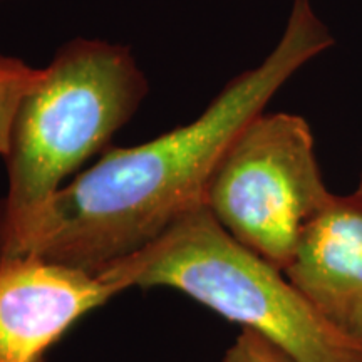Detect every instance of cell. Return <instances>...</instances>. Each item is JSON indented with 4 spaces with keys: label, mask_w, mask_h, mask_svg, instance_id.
<instances>
[{
    "label": "cell",
    "mask_w": 362,
    "mask_h": 362,
    "mask_svg": "<svg viewBox=\"0 0 362 362\" xmlns=\"http://www.w3.org/2000/svg\"><path fill=\"white\" fill-rule=\"evenodd\" d=\"M334 44L310 0H293L284 34L259 66L237 76L192 123L151 141L106 149L62 187L0 252L98 275L205 205V189L235 136L296 72Z\"/></svg>",
    "instance_id": "6da1fadb"
},
{
    "label": "cell",
    "mask_w": 362,
    "mask_h": 362,
    "mask_svg": "<svg viewBox=\"0 0 362 362\" xmlns=\"http://www.w3.org/2000/svg\"><path fill=\"white\" fill-rule=\"evenodd\" d=\"M148 78L128 45L76 37L57 49L17 107L7 193L0 200V252L62 188L104 151L148 96Z\"/></svg>",
    "instance_id": "7a4b0ae2"
},
{
    "label": "cell",
    "mask_w": 362,
    "mask_h": 362,
    "mask_svg": "<svg viewBox=\"0 0 362 362\" xmlns=\"http://www.w3.org/2000/svg\"><path fill=\"white\" fill-rule=\"evenodd\" d=\"M282 274L237 242L205 205H198L155 242L112 262L96 277L119 292L176 288L255 330L296 362H362V341L330 324Z\"/></svg>",
    "instance_id": "3957f363"
},
{
    "label": "cell",
    "mask_w": 362,
    "mask_h": 362,
    "mask_svg": "<svg viewBox=\"0 0 362 362\" xmlns=\"http://www.w3.org/2000/svg\"><path fill=\"white\" fill-rule=\"evenodd\" d=\"M334 193L325 187L304 117L260 112L235 136L205 189V206L237 242L280 272Z\"/></svg>",
    "instance_id": "277c9868"
},
{
    "label": "cell",
    "mask_w": 362,
    "mask_h": 362,
    "mask_svg": "<svg viewBox=\"0 0 362 362\" xmlns=\"http://www.w3.org/2000/svg\"><path fill=\"white\" fill-rule=\"evenodd\" d=\"M117 293L96 275L35 257L0 260V362H44L76 320Z\"/></svg>",
    "instance_id": "5b68a950"
},
{
    "label": "cell",
    "mask_w": 362,
    "mask_h": 362,
    "mask_svg": "<svg viewBox=\"0 0 362 362\" xmlns=\"http://www.w3.org/2000/svg\"><path fill=\"white\" fill-rule=\"evenodd\" d=\"M284 275L330 324L362 341V194H334Z\"/></svg>",
    "instance_id": "8992f818"
},
{
    "label": "cell",
    "mask_w": 362,
    "mask_h": 362,
    "mask_svg": "<svg viewBox=\"0 0 362 362\" xmlns=\"http://www.w3.org/2000/svg\"><path fill=\"white\" fill-rule=\"evenodd\" d=\"M40 74L19 57L0 54V156H6L11 143V131L17 107Z\"/></svg>",
    "instance_id": "52a82bcc"
},
{
    "label": "cell",
    "mask_w": 362,
    "mask_h": 362,
    "mask_svg": "<svg viewBox=\"0 0 362 362\" xmlns=\"http://www.w3.org/2000/svg\"><path fill=\"white\" fill-rule=\"evenodd\" d=\"M221 362H296L291 356L255 330L242 327Z\"/></svg>",
    "instance_id": "ba28073f"
},
{
    "label": "cell",
    "mask_w": 362,
    "mask_h": 362,
    "mask_svg": "<svg viewBox=\"0 0 362 362\" xmlns=\"http://www.w3.org/2000/svg\"><path fill=\"white\" fill-rule=\"evenodd\" d=\"M357 193H361L362 194V171H361V181H359V187H357V189H356Z\"/></svg>",
    "instance_id": "9c48e42d"
}]
</instances>
